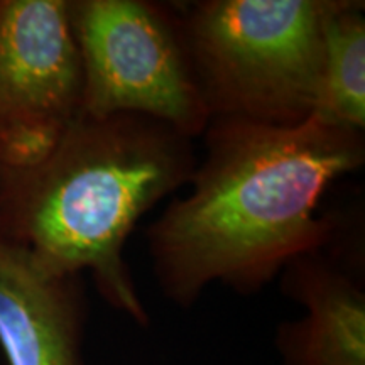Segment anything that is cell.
I'll return each mask as SVG.
<instances>
[{
  "label": "cell",
  "mask_w": 365,
  "mask_h": 365,
  "mask_svg": "<svg viewBox=\"0 0 365 365\" xmlns=\"http://www.w3.org/2000/svg\"><path fill=\"white\" fill-rule=\"evenodd\" d=\"M68 0H0V168L24 170L81 113Z\"/></svg>",
  "instance_id": "5b68a950"
},
{
  "label": "cell",
  "mask_w": 365,
  "mask_h": 365,
  "mask_svg": "<svg viewBox=\"0 0 365 365\" xmlns=\"http://www.w3.org/2000/svg\"><path fill=\"white\" fill-rule=\"evenodd\" d=\"M203 137L190 191L148 228L154 277L180 308L215 282L259 293L293 259L325 249L340 222L318 205L365 163L364 130L318 115L293 127L213 118Z\"/></svg>",
  "instance_id": "6da1fadb"
},
{
  "label": "cell",
  "mask_w": 365,
  "mask_h": 365,
  "mask_svg": "<svg viewBox=\"0 0 365 365\" xmlns=\"http://www.w3.org/2000/svg\"><path fill=\"white\" fill-rule=\"evenodd\" d=\"M81 113H137L195 139L212 122L180 14L148 0H68Z\"/></svg>",
  "instance_id": "277c9868"
},
{
  "label": "cell",
  "mask_w": 365,
  "mask_h": 365,
  "mask_svg": "<svg viewBox=\"0 0 365 365\" xmlns=\"http://www.w3.org/2000/svg\"><path fill=\"white\" fill-rule=\"evenodd\" d=\"M81 274H58L0 239V346L9 365H85Z\"/></svg>",
  "instance_id": "8992f818"
},
{
  "label": "cell",
  "mask_w": 365,
  "mask_h": 365,
  "mask_svg": "<svg viewBox=\"0 0 365 365\" xmlns=\"http://www.w3.org/2000/svg\"><path fill=\"white\" fill-rule=\"evenodd\" d=\"M0 190H2V170H0Z\"/></svg>",
  "instance_id": "9c48e42d"
},
{
  "label": "cell",
  "mask_w": 365,
  "mask_h": 365,
  "mask_svg": "<svg viewBox=\"0 0 365 365\" xmlns=\"http://www.w3.org/2000/svg\"><path fill=\"white\" fill-rule=\"evenodd\" d=\"M314 115L365 132L364 2L328 0L323 17V83Z\"/></svg>",
  "instance_id": "ba28073f"
},
{
  "label": "cell",
  "mask_w": 365,
  "mask_h": 365,
  "mask_svg": "<svg viewBox=\"0 0 365 365\" xmlns=\"http://www.w3.org/2000/svg\"><path fill=\"white\" fill-rule=\"evenodd\" d=\"M196 164L193 139L163 122L80 113L39 163L0 168V239L53 272L90 271L108 307L148 327L127 239L150 208L188 185Z\"/></svg>",
  "instance_id": "7a4b0ae2"
},
{
  "label": "cell",
  "mask_w": 365,
  "mask_h": 365,
  "mask_svg": "<svg viewBox=\"0 0 365 365\" xmlns=\"http://www.w3.org/2000/svg\"><path fill=\"white\" fill-rule=\"evenodd\" d=\"M282 293L304 308L282 322L276 345L282 365H365V289L323 254H303L281 272Z\"/></svg>",
  "instance_id": "52a82bcc"
},
{
  "label": "cell",
  "mask_w": 365,
  "mask_h": 365,
  "mask_svg": "<svg viewBox=\"0 0 365 365\" xmlns=\"http://www.w3.org/2000/svg\"><path fill=\"white\" fill-rule=\"evenodd\" d=\"M328 0H205L181 16L210 118L293 127L317 113Z\"/></svg>",
  "instance_id": "3957f363"
}]
</instances>
